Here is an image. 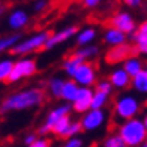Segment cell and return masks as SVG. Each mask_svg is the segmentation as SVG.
<instances>
[{"label":"cell","mask_w":147,"mask_h":147,"mask_svg":"<svg viewBox=\"0 0 147 147\" xmlns=\"http://www.w3.org/2000/svg\"><path fill=\"white\" fill-rule=\"evenodd\" d=\"M120 135L123 137L125 143L128 146H138L146 141L147 138V128L144 122L140 120H129L120 128Z\"/></svg>","instance_id":"obj_1"},{"label":"cell","mask_w":147,"mask_h":147,"mask_svg":"<svg viewBox=\"0 0 147 147\" xmlns=\"http://www.w3.org/2000/svg\"><path fill=\"white\" fill-rule=\"evenodd\" d=\"M42 101V92L41 90H29L20 95L12 96L3 104L2 111H8V110H20V108H27L35 104H39Z\"/></svg>","instance_id":"obj_2"},{"label":"cell","mask_w":147,"mask_h":147,"mask_svg":"<svg viewBox=\"0 0 147 147\" xmlns=\"http://www.w3.org/2000/svg\"><path fill=\"white\" fill-rule=\"evenodd\" d=\"M137 53H140L137 47L132 48L131 45L122 42V44H117L114 48H111L108 53H107L105 62L108 65H114V63H119V62H122V60H126V59H129L132 56H135Z\"/></svg>","instance_id":"obj_3"},{"label":"cell","mask_w":147,"mask_h":147,"mask_svg":"<svg viewBox=\"0 0 147 147\" xmlns=\"http://www.w3.org/2000/svg\"><path fill=\"white\" fill-rule=\"evenodd\" d=\"M35 71H36V65L33 60H21L17 65H14L12 72L8 77V80H6V83L17 81V80H20L21 77H26V75H32V74H35Z\"/></svg>","instance_id":"obj_4"},{"label":"cell","mask_w":147,"mask_h":147,"mask_svg":"<svg viewBox=\"0 0 147 147\" xmlns=\"http://www.w3.org/2000/svg\"><path fill=\"white\" fill-rule=\"evenodd\" d=\"M105 26H108V27H111V29L122 30L123 33H131V32H134V29H135L134 20L128 14H117L114 18L108 20Z\"/></svg>","instance_id":"obj_5"},{"label":"cell","mask_w":147,"mask_h":147,"mask_svg":"<svg viewBox=\"0 0 147 147\" xmlns=\"http://www.w3.org/2000/svg\"><path fill=\"white\" fill-rule=\"evenodd\" d=\"M117 114L122 119H132L138 113L140 105L134 98H123L117 102Z\"/></svg>","instance_id":"obj_6"},{"label":"cell","mask_w":147,"mask_h":147,"mask_svg":"<svg viewBox=\"0 0 147 147\" xmlns=\"http://www.w3.org/2000/svg\"><path fill=\"white\" fill-rule=\"evenodd\" d=\"M48 36H50L48 33H42V35H38V36H35L33 39H30V41H26V42H23L21 45H18L17 48H12V54H20V53L32 51V50L38 48V47H42V45L47 42Z\"/></svg>","instance_id":"obj_7"},{"label":"cell","mask_w":147,"mask_h":147,"mask_svg":"<svg viewBox=\"0 0 147 147\" xmlns=\"http://www.w3.org/2000/svg\"><path fill=\"white\" fill-rule=\"evenodd\" d=\"M92 92L87 90V89H80L75 95V99H74V108L77 111H86L92 107Z\"/></svg>","instance_id":"obj_8"},{"label":"cell","mask_w":147,"mask_h":147,"mask_svg":"<svg viewBox=\"0 0 147 147\" xmlns=\"http://www.w3.org/2000/svg\"><path fill=\"white\" fill-rule=\"evenodd\" d=\"M75 78L81 84H90L93 81V66L90 63H81L75 72Z\"/></svg>","instance_id":"obj_9"},{"label":"cell","mask_w":147,"mask_h":147,"mask_svg":"<svg viewBox=\"0 0 147 147\" xmlns=\"http://www.w3.org/2000/svg\"><path fill=\"white\" fill-rule=\"evenodd\" d=\"M137 42V48L140 53H144L147 54V21H144L140 26L138 32L135 33V36H132Z\"/></svg>","instance_id":"obj_10"},{"label":"cell","mask_w":147,"mask_h":147,"mask_svg":"<svg viewBox=\"0 0 147 147\" xmlns=\"http://www.w3.org/2000/svg\"><path fill=\"white\" fill-rule=\"evenodd\" d=\"M102 119H104L102 113L96 108V110H93L92 113H89V114L83 119V123L81 125H83L84 129H93V128H96L98 125H101Z\"/></svg>","instance_id":"obj_11"},{"label":"cell","mask_w":147,"mask_h":147,"mask_svg":"<svg viewBox=\"0 0 147 147\" xmlns=\"http://www.w3.org/2000/svg\"><path fill=\"white\" fill-rule=\"evenodd\" d=\"M77 32V27H69V29H66V30H63L62 33H57L56 36H53V38H50V39H47V42L41 47V50H45V48H51L53 45H56V44H59V42H62V41H65V39H68L71 35H74V33Z\"/></svg>","instance_id":"obj_12"},{"label":"cell","mask_w":147,"mask_h":147,"mask_svg":"<svg viewBox=\"0 0 147 147\" xmlns=\"http://www.w3.org/2000/svg\"><path fill=\"white\" fill-rule=\"evenodd\" d=\"M68 111H69V107H62V108H57L56 111H53L48 117V122H47V125L41 129V132H47L48 129H53V126L56 125L57 120H60L63 116L68 114Z\"/></svg>","instance_id":"obj_13"},{"label":"cell","mask_w":147,"mask_h":147,"mask_svg":"<svg viewBox=\"0 0 147 147\" xmlns=\"http://www.w3.org/2000/svg\"><path fill=\"white\" fill-rule=\"evenodd\" d=\"M125 71L128 72L131 77H135L140 71H143V65H141V62H140L138 59H135V57L132 56V57H129V59H126Z\"/></svg>","instance_id":"obj_14"},{"label":"cell","mask_w":147,"mask_h":147,"mask_svg":"<svg viewBox=\"0 0 147 147\" xmlns=\"http://www.w3.org/2000/svg\"><path fill=\"white\" fill-rule=\"evenodd\" d=\"M134 78V87L138 92L147 93V71H140Z\"/></svg>","instance_id":"obj_15"},{"label":"cell","mask_w":147,"mask_h":147,"mask_svg":"<svg viewBox=\"0 0 147 147\" xmlns=\"http://www.w3.org/2000/svg\"><path fill=\"white\" fill-rule=\"evenodd\" d=\"M111 81H113V84L119 86V87H126V86L129 84V74L125 69L123 71H116L111 75Z\"/></svg>","instance_id":"obj_16"},{"label":"cell","mask_w":147,"mask_h":147,"mask_svg":"<svg viewBox=\"0 0 147 147\" xmlns=\"http://www.w3.org/2000/svg\"><path fill=\"white\" fill-rule=\"evenodd\" d=\"M83 59H84V57H81V56L78 54V53H77V54H74L71 59H68V62H66V65H65L66 71H68L71 75H75L78 66L83 63Z\"/></svg>","instance_id":"obj_17"},{"label":"cell","mask_w":147,"mask_h":147,"mask_svg":"<svg viewBox=\"0 0 147 147\" xmlns=\"http://www.w3.org/2000/svg\"><path fill=\"white\" fill-rule=\"evenodd\" d=\"M105 41L108 42V44H122L125 41V35H123V32L122 30H117V29H111L108 33H107V38H105Z\"/></svg>","instance_id":"obj_18"},{"label":"cell","mask_w":147,"mask_h":147,"mask_svg":"<svg viewBox=\"0 0 147 147\" xmlns=\"http://www.w3.org/2000/svg\"><path fill=\"white\" fill-rule=\"evenodd\" d=\"M68 128H69V120L66 116H63L60 120H57L54 126H53V132L57 134V135H63Z\"/></svg>","instance_id":"obj_19"},{"label":"cell","mask_w":147,"mask_h":147,"mask_svg":"<svg viewBox=\"0 0 147 147\" xmlns=\"http://www.w3.org/2000/svg\"><path fill=\"white\" fill-rule=\"evenodd\" d=\"M77 92H78V89L75 87V84H74L72 81H69V83H65L63 90H62V96L65 99H75Z\"/></svg>","instance_id":"obj_20"},{"label":"cell","mask_w":147,"mask_h":147,"mask_svg":"<svg viewBox=\"0 0 147 147\" xmlns=\"http://www.w3.org/2000/svg\"><path fill=\"white\" fill-rule=\"evenodd\" d=\"M26 23H27V15L21 11L15 12V14L11 17V26L12 27H21V26L26 24Z\"/></svg>","instance_id":"obj_21"},{"label":"cell","mask_w":147,"mask_h":147,"mask_svg":"<svg viewBox=\"0 0 147 147\" xmlns=\"http://www.w3.org/2000/svg\"><path fill=\"white\" fill-rule=\"evenodd\" d=\"M12 68H14V65H12L11 62L0 63V81H6V80H8V77L12 72Z\"/></svg>","instance_id":"obj_22"},{"label":"cell","mask_w":147,"mask_h":147,"mask_svg":"<svg viewBox=\"0 0 147 147\" xmlns=\"http://www.w3.org/2000/svg\"><path fill=\"white\" fill-rule=\"evenodd\" d=\"M105 98H107V93H104V92H98V93H96V96H93V99H92V108H93V110L101 108L102 104L105 102Z\"/></svg>","instance_id":"obj_23"},{"label":"cell","mask_w":147,"mask_h":147,"mask_svg":"<svg viewBox=\"0 0 147 147\" xmlns=\"http://www.w3.org/2000/svg\"><path fill=\"white\" fill-rule=\"evenodd\" d=\"M105 146L107 147H123V146H126V143H125L123 137L120 135V137H113L110 140H107Z\"/></svg>","instance_id":"obj_24"},{"label":"cell","mask_w":147,"mask_h":147,"mask_svg":"<svg viewBox=\"0 0 147 147\" xmlns=\"http://www.w3.org/2000/svg\"><path fill=\"white\" fill-rule=\"evenodd\" d=\"M93 36H95V32H93V30H86V32L81 33V36L78 38V44H86V42H89Z\"/></svg>","instance_id":"obj_25"},{"label":"cell","mask_w":147,"mask_h":147,"mask_svg":"<svg viewBox=\"0 0 147 147\" xmlns=\"http://www.w3.org/2000/svg\"><path fill=\"white\" fill-rule=\"evenodd\" d=\"M51 89H53V93H54L56 96H62V90H63L62 81H59V80H54V81L51 83Z\"/></svg>","instance_id":"obj_26"},{"label":"cell","mask_w":147,"mask_h":147,"mask_svg":"<svg viewBox=\"0 0 147 147\" xmlns=\"http://www.w3.org/2000/svg\"><path fill=\"white\" fill-rule=\"evenodd\" d=\"M17 39H18V36H11V38H8V39H3V41H0V51L5 50V48H8V47L14 44Z\"/></svg>","instance_id":"obj_27"},{"label":"cell","mask_w":147,"mask_h":147,"mask_svg":"<svg viewBox=\"0 0 147 147\" xmlns=\"http://www.w3.org/2000/svg\"><path fill=\"white\" fill-rule=\"evenodd\" d=\"M81 126H83V125H80V123H75V125H72V126H69V128L66 129V132L63 134L62 137L65 138V137H69V135H72V134H75V132H78L80 129H81Z\"/></svg>","instance_id":"obj_28"},{"label":"cell","mask_w":147,"mask_h":147,"mask_svg":"<svg viewBox=\"0 0 147 147\" xmlns=\"http://www.w3.org/2000/svg\"><path fill=\"white\" fill-rule=\"evenodd\" d=\"M81 57H87V56H92V54H96V48H89V50H83L78 53Z\"/></svg>","instance_id":"obj_29"},{"label":"cell","mask_w":147,"mask_h":147,"mask_svg":"<svg viewBox=\"0 0 147 147\" xmlns=\"http://www.w3.org/2000/svg\"><path fill=\"white\" fill-rule=\"evenodd\" d=\"M98 92L108 93V92H110V84H108V83H101V84H98Z\"/></svg>","instance_id":"obj_30"},{"label":"cell","mask_w":147,"mask_h":147,"mask_svg":"<svg viewBox=\"0 0 147 147\" xmlns=\"http://www.w3.org/2000/svg\"><path fill=\"white\" fill-rule=\"evenodd\" d=\"M50 143L48 141H33L30 146H33V147H47Z\"/></svg>","instance_id":"obj_31"},{"label":"cell","mask_w":147,"mask_h":147,"mask_svg":"<svg viewBox=\"0 0 147 147\" xmlns=\"http://www.w3.org/2000/svg\"><path fill=\"white\" fill-rule=\"evenodd\" d=\"M123 2L126 5H129V6H138L140 3H141V0H123Z\"/></svg>","instance_id":"obj_32"},{"label":"cell","mask_w":147,"mask_h":147,"mask_svg":"<svg viewBox=\"0 0 147 147\" xmlns=\"http://www.w3.org/2000/svg\"><path fill=\"white\" fill-rule=\"evenodd\" d=\"M66 146L68 147H78V146H81V141H80V140H74V141H69Z\"/></svg>","instance_id":"obj_33"},{"label":"cell","mask_w":147,"mask_h":147,"mask_svg":"<svg viewBox=\"0 0 147 147\" xmlns=\"http://www.w3.org/2000/svg\"><path fill=\"white\" fill-rule=\"evenodd\" d=\"M99 0H84V5L86 6H95Z\"/></svg>","instance_id":"obj_34"},{"label":"cell","mask_w":147,"mask_h":147,"mask_svg":"<svg viewBox=\"0 0 147 147\" xmlns=\"http://www.w3.org/2000/svg\"><path fill=\"white\" fill-rule=\"evenodd\" d=\"M33 141H35V138H33V137H29L27 140H26V143H27V144H32Z\"/></svg>","instance_id":"obj_35"},{"label":"cell","mask_w":147,"mask_h":147,"mask_svg":"<svg viewBox=\"0 0 147 147\" xmlns=\"http://www.w3.org/2000/svg\"><path fill=\"white\" fill-rule=\"evenodd\" d=\"M144 125H146V128H147V114H146V119H144Z\"/></svg>","instance_id":"obj_36"},{"label":"cell","mask_w":147,"mask_h":147,"mask_svg":"<svg viewBox=\"0 0 147 147\" xmlns=\"http://www.w3.org/2000/svg\"><path fill=\"white\" fill-rule=\"evenodd\" d=\"M144 143H146V144H144V146H146V147H147V138H146V141H144Z\"/></svg>","instance_id":"obj_37"},{"label":"cell","mask_w":147,"mask_h":147,"mask_svg":"<svg viewBox=\"0 0 147 147\" xmlns=\"http://www.w3.org/2000/svg\"><path fill=\"white\" fill-rule=\"evenodd\" d=\"M146 71H147V69H146Z\"/></svg>","instance_id":"obj_38"}]
</instances>
